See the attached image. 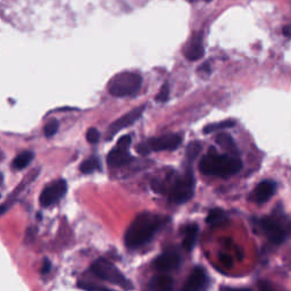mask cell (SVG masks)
Wrapping results in <instances>:
<instances>
[{"label":"cell","instance_id":"33","mask_svg":"<svg viewBox=\"0 0 291 291\" xmlns=\"http://www.w3.org/2000/svg\"><path fill=\"white\" fill-rule=\"evenodd\" d=\"M188 2H191V3H193V2H196V0H188Z\"/></svg>","mask_w":291,"mask_h":291},{"label":"cell","instance_id":"4","mask_svg":"<svg viewBox=\"0 0 291 291\" xmlns=\"http://www.w3.org/2000/svg\"><path fill=\"white\" fill-rule=\"evenodd\" d=\"M142 78L137 73L122 72L109 81L108 91L114 97L136 96L140 91Z\"/></svg>","mask_w":291,"mask_h":291},{"label":"cell","instance_id":"9","mask_svg":"<svg viewBox=\"0 0 291 291\" xmlns=\"http://www.w3.org/2000/svg\"><path fill=\"white\" fill-rule=\"evenodd\" d=\"M182 138L179 135H165L161 137L152 138L145 144L147 145L149 151H163V150H175L181 145Z\"/></svg>","mask_w":291,"mask_h":291},{"label":"cell","instance_id":"14","mask_svg":"<svg viewBox=\"0 0 291 291\" xmlns=\"http://www.w3.org/2000/svg\"><path fill=\"white\" fill-rule=\"evenodd\" d=\"M205 54L204 45H203V36L196 35L189 44L185 46L184 48V56L187 57L189 60H198L203 58Z\"/></svg>","mask_w":291,"mask_h":291},{"label":"cell","instance_id":"10","mask_svg":"<svg viewBox=\"0 0 291 291\" xmlns=\"http://www.w3.org/2000/svg\"><path fill=\"white\" fill-rule=\"evenodd\" d=\"M145 109H146V106L137 107L114 122L108 128V136H107L108 139H111V138L115 136L117 132H120L121 130H123V128L131 126L133 123L139 120V118L142 116V114H144Z\"/></svg>","mask_w":291,"mask_h":291},{"label":"cell","instance_id":"2","mask_svg":"<svg viewBox=\"0 0 291 291\" xmlns=\"http://www.w3.org/2000/svg\"><path fill=\"white\" fill-rule=\"evenodd\" d=\"M242 163L239 157L230 155H219L215 148H209L208 154L203 157L199 163V170L205 175H214L219 178H228L239 173Z\"/></svg>","mask_w":291,"mask_h":291},{"label":"cell","instance_id":"30","mask_svg":"<svg viewBox=\"0 0 291 291\" xmlns=\"http://www.w3.org/2000/svg\"><path fill=\"white\" fill-rule=\"evenodd\" d=\"M223 291H251V290L246 288H225L223 289Z\"/></svg>","mask_w":291,"mask_h":291},{"label":"cell","instance_id":"28","mask_svg":"<svg viewBox=\"0 0 291 291\" xmlns=\"http://www.w3.org/2000/svg\"><path fill=\"white\" fill-rule=\"evenodd\" d=\"M198 72L199 73H203V74H211L212 73V69H211V65H209L208 61H206V63H204L203 65H200V68L198 70Z\"/></svg>","mask_w":291,"mask_h":291},{"label":"cell","instance_id":"11","mask_svg":"<svg viewBox=\"0 0 291 291\" xmlns=\"http://www.w3.org/2000/svg\"><path fill=\"white\" fill-rule=\"evenodd\" d=\"M181 263V257L178 251L168 250L159 255L154 262V267L159 272H170L178 269Z\"/></svg>","mask_w":291,"mask_h":291},{"label":"cell","instance_id":"6","mask_svg":"<svg viewBox=\"0 0 291 291\" xmlns=\"http://www.w3.org/2000/svg\"><path fill=\"white\" fill-rule=\"evenodd\" d=\"M195 178L192 172L188 170L179 175L170 189V200L175 204H183L191 199L195 195Z\"/></svg>","mask_w":291,"mask_h":291},{"label":"cell","instance_id":"18","mask_svg":"<svg viewBox=\"0 0 291 291\" xmlns=\"http://www.w3.org/2000/svg\"><path fill=\"white\" fill-rule=\"evenodd\" d=\"M35 158V154L32 151H23L22 154L15 157V159L13 160V169L14 170H23L31 163L32 159Z\"/></svg>","mask_w":291,"mask_h":291},{"label":"cell","instance_id":"19","mask_svg":"<svg viewBox=\"0 0 291 291\" xmlns=\"http://www.w3.org/2000/svg\"><path fill=\"white\" fill-rule=\"evenodd\" d=\"M102 168V164H100V160L98 157L93 156V157H90L87 160H84L82 164H81V172L84 174H90V173H93L94 171H98Z\"/></svg>","mask_w":291,"mask_h":291},{"label":"cell","instance_id":"8","mask_svg":"<svg viewBox=\"0 0 291 291\" xmlns=\"http://www.w3.org/2000/svg\"><path fill=\"white\" fill-rule=\"evenodd\" d=\"M68 191V183L65 180H58L50 183L42 190L40 195V204L44 207H49L58 203Z\"/></svg>","mask_w":291,"mask_h":291},{"label":"cell","instance_id":"29","mask_svg":"<svg viewBox=\"0 0 291 291\" xmlns=\"http://www.w3.org/2000/svg\"><path fill=\"white\" fill-rule=\"evenodd\" d=\"M51 269V264H50V262L49 260H45L44 261V264H42V269H41V273H44V274H47V273H49V271Z\"/></svg>","mask_w":291,"mask_h":291},{"label":"cell","instance_id":"7","mask_svg":"<svg viewBox=\"0 0 291 291\" xmlns=\"http://www.w3.org/2000/svg\"><path fill=\"white\" fill-rule=\"evenodd\" d=\"M131 146V137L124 136L118 140L117 145L113 148L112 151L107 156V163L111 168H121L130 163L133 159L128 151Z\"/></svg>","mask_w":291,"mask_h":291},{"label":"cell","instance_id":"32","mask_svg":"<svg viewBox=\"0 0 291 291\" xmlns=\"http://www.w3.org/2000/svg\"><path fill=\"white\" fill-rule=\"evenodd\" d=\"M222 261L225 263L227 265H230L231 264V258L230 257H228V256H222Z\"/></svg>","mask_w":291,"mask_h":291},{"label":"cell","instance_id":"22","mask_svg":"<svg viewBox=\"0 0 291 291\" xmlns=\"http://www.w3.org/2000/svg\"><path fill=\"white\" fill-rule=\"evenodd\" d=\"M200 150H202V145L197 141H193L191 144H189L187 149V157L190 161H192L196 157L199 155Z\"/></svg>","mask_w":291,"mask_h":291},{"label":"cell","instance_id":"25","mask_svg":"<svg viewBox=\"0 0 291 291\" xmlns=\"http://www.w3.org/2000/svg\"><path fill=\"white\" fill-rule=\"evenodd\" d=\"M99 138H100V133L97 128H94V127L89 128L87 132V140L90 142V144H97V142L99 141Z\"/></svg>","mask_w":291,"mask_h":291},{"label":"cell","instance_id":"27","mask_svg":"<svg viewBox=\"0 0 291 291\" xmlns=\"http://www.w3.org/2000/svg\"><path fill=\"white\" fill-rule=\"evenodd\" d=\"M79 287L82 288L85 291H112L107 288L104 287H99V285L96 284H91V283H79Z\"/></svg>","mask_w":291,"mask_h":291},{"label":"cell","instance_id":"20","mask_svg":"<svg viewBox=\"0 0 291 291\" xmlns=\"http://www.w3.org/2000/svg\"><path fill=\"white\" fill-rule=\"evenodd\" d=\"M227 218L228 216L225 212L219 208H216L209 212L206 221L208 224H211V225H218V224H222L224 221H227Z\"/></svg>","mask_w":291,"mask_h":291},{"label":"cell","instance_id":"26","mask_svg":"<svg viewBox=\"0 0 291 291\" xmlns=\"http://www.w3.org/2000/svg\"><path fill=\"white\" fill-rule=\"evenodd\" d=\"M260 291H284L281 289L280 287H276L273 283L269 282V281H262V282L258 284Z\"/></svg>","mask_w":291,"mask_h":291},{"label":"cell","instance_id":"17","mask_svg":"<svg viewBox=\"0 0 291 291\" xmlns=\"http://www.w3.org/2000/svg\"><path fill=\"white\" fill-rule=\"evenodd\" d=\"M197 236H198V227L196 225V224H190V225L185 227L183 241H182L184 249H187L189 251L193 249L196 241H197Z\"/></svg>","mask_w":291,"mask_h":291},{"label":"cell","instance_id":"3","mask_svg":"<svg viewBox=\"0 0 291 291\" xmlns=\"http://www.w3.org/2000/svg\"><path fill=\"white\" fill-rule=\"evenodd\" d=\"M262 233L267 237L272 243L280 245L291 235V223L282 213L275 212L270 216H264L257 221Z\"/></svg>","mask_w":291,"mask_h":291},{"label":"cell","instance_id":"12","mask_svg":"<svg viewBox=\"0 0 291 291\" xmlns=\"http://www.w3.org/2000/svg\"><path fill=\"white\" fill-rule=\"evenodd\" d=\"M275 190H276V183L274 181L265 180L255 188V190L252 191L250 196V199L255 203L264 204L267 200H270L272 198V196L275 193Z\"/></svg>","mask_w":291,"mask_h":291},{"label":"cell","instance_id":"31","mask_svg":"<svg viewBox=\"0 0 291 291\" xmlns=\"http://www.w3.org/2000/svg\"><path fill=\"white\" fill-rule=\"evenodd\" d=\"M283 35L288 38H291V26H285L283 28Z\"/></svg>","mask_w":291,"mask_h":291},{"label":"cell","instance_id":"23","mask_svg":"<svg viewBox=\"0 0 291 291\" xmlns=\"http://www.w3.org/2000/svg\"><path fill=\"white\" fill-rule=\"evenodd\" d=\"M169 98H170V85L169 83H164L163 87L159 90L158 94H157L156 100L159 103H165L168 102Z\"/></svg>","mask_w":291,"mask_h":291},{"label":"cell","instance_id":"1","mask_svg":"<svg viewBox=\"0 0 291 291\" xmlns=\"http://www.w3.org/2000/svg\"><path fill=\"white\" fill-rule=\"evenodd\" d=\"M166 217L149 212L140 214L135 218L125 232L124 241L130 249H137L149 242L154 236L164 227Z\"/></svg>","mask_w":291,"mask_h":291},{"label":"cell","instance_id":"21","mask_svg":"<svg viewBox=\"0 0 291 291\" xmlns=\"http://www.w3.org/2000/svg\"><path fill=\"white\" fill-rule=\"evenodd\" d=\"M235 125H236V121H233V120H227V121H222L218 123H213V124H209V125L207 126H205L204 133L208 135V133L215 132L218 130H224V128H229Z\"/></svg>","mask_w":291,"mask_h":291},{"label":"cell","instance_id":"5","mask_svg":"<svg viewBox=\"0 0 291 291\" xmlns=\"http://www.w3.org/2000/svg\"><path fill=\"white\" fill-rule=\"evenodd\" d=\"M91 271L102 280L120 285L121 288L125 290L132 289V284L130 281L121 273L120 270H118L115 265L112 264L111 262L107 260L105 258L97 260L92 264Z\"/></svg>","mask_w":291,"mask_h":291},{"label":"cell","instance_id":"16","mask_svg":"<svg viewBox=\"0 0 291 291\" xmlns=\"http://www.w3.org/2000/svg\"><path fill=\"white\" fill-rule=\"evenodd\" d=\"M216 141L217 144L228 152V155L239 157V150H238L237 145L235 144V141H233L230 135H228V133H219L216 137Z\"/></svg>","mask_w":291,"mask_h":291},{"label":"cell","instance_id":"13","mask_svg":"<svg viewBox=\"0 0 291 291\" xmlns=\"http://www.w3.org/2000/svg\"><path fill=\"white\" fill-rule=\"evenodd\" d=\"M207 281L206 272L203 267H196L190 273L188 280L185 281V283L182 288V291H199L202 290Z\"/></svg>","mask_w":291,"mask_h":291},{"label":"cell","instance_id":"24","mask_svg":"<svg viewBox=\"0 0 291 291\" xmlns=\"http://www.w3.org/2000/svg\"><path fill=\"white\" fill-rule=\"evenodd\" d=\"M58 127H59V124L57 121H51L49 122L47 125L45 126V136L47 138H51L52 136H55L57 131H58Z\"/></svg>","mask_w":291,"mask_h":291},{"label":"cell","instance_id":"34","mask_svg":"<svg viewBox=\"0 0 291 291\" xmlns=\"http://www.w3.org/2000/svg\"><path fill=\"white\" fill-rule=\"evenodd\" d=\"M206 2H207V3H211V2H212V0H206Z\"/></svg>","mask_w":291,"mask_h":291},{"label":"cell","instance_id":"15","mask_svg":"<svg viewBox=\"0 0 291 291\" xmlns=\"http://www.w3.org/2000/svg\"><path fill=\"white\" fill-rule=\"evenodd\" d=\"M173 279L170 275L158 274L150 279L148 283V291H173Z\"/></svg>","mask_w":291,"mask_h":291}]
</instances>
